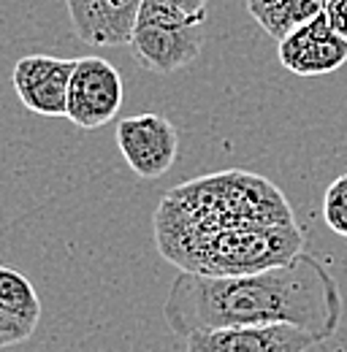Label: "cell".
<instances>
[{
	"label": "cell",
	"instance_id": "9",
	"mask_svg": "<svg viewBox=\"0 0 347 352\" xmlns=\"http://www.w3.org/2000/svg\"><path fill=\"white\" fill-rule=\"evenodd\" d=\"M76 60L52 54H25L14 65V89L25 109L41 117H65L68 85Z\"/></svg>",
	"mask_w": 347,
	"mask_h": 352
},
{
	"label": "cell",
	"instance_id": "8",
	"mask_svg": "<svg viewBox=\"0 0 347 352\" xmlns=\"http://www.w3.org/2000/svg\"><path fill=\"white\" fill-rule=\"evenodd\" d=\"M277 57L282 68L296 76H328L347 63V38L331 28L326 11H320L280 41Z\"/></svg>",
	"mask_w": 347,
	"mask_h": 352
},
{
	"label": "cell",
	"instance_id": "7",
	"mask_svg": "<svg viewBox=\"0 0 347 352\" xmlns=\"http://www.w3.org/2000/svg\"><path fill=\"white\" fill-rule=\"evenodd\" d=\"M317 336L291 322L209 328L185 336V352H306Z\"/></svg>",
	"mask_w": 347,
	"mask_h": 352
},
{
	"label": "cell",
	"instance_id": "10",
	"mask_svg": "<svg viewBox=\"0 0 347 352\" xmlns=\"http://www.w3.org/2000/svg\"><path fill=\"white\" fill-rule=\"evenodd\" d=\"M144 0H65L76 38L87 46H128Z\"/></svg>",
	"mask_w": 347,
	"mask_h": 352
},
{
	"label": "cell",
	"instance_id": "6",
	"mask_svg": "<svg viewBox=\"0 0 347 352\" xmlns=\"http://www.w3.org/2000/svg\"><path fill=\"white\" fill-rule=\"evenodd\" d=\"M117 146L136 176L160 179L176 163L179 133L171 125V120L160 114H136L120 120Z\"/></svg>",
	"mask_w": 347,
	"mask_h": 352
},
{
	"label": "cell",
	"instance_id": "1",
	"mask_svg": "<svg viewBox=\"0 0 347 352\" xmlns=\"http://www.w3.org/2000/svg\"><path fill=\"white\" fill-rule=\"evenodd\" d=\"M163 317L176 336L231 325L291 322L326 342L342 320V296L331 271L315 255L250 274L179 271L171 282Z\"/></svg>",
	"mask_w": 347,
	"mask_h": 352
},
{
	"label": "cell",
	"instance_id": "11",
	"mask_svg": "<svg viewBox=\"0 0 347 352\" xmlns=\"http://www.w3.org/2000/svg\"><path fill=\"white\" fill-rule=\"evenodd\" d=\"M41 320V301L33 282L8 265H0V347L22 344Z\"/></svg>",
	"mask_w": 347,
	"mask_h": 352
},
{
	"label": "cell",
	"instance_id": "2",
	"mask_svg": "<svg viewBox=\"0 0 347 352\" xmlns=\"http://www.w3.org/2000/svg\"><path fill=\"white\" fill-rule=\"evenodd\" d=\"M282 190L260 174L231 168L190 179L169 190L155 209L158 252L174 244L266 225H293Z\"/></svg>",
	"mask_w": 347,
	"mask_h": 352
},
{
	"label": "cell",
	"instance_id": "5",
	"mask_svg": "<svg viewBox=\"0 0 347 352\" xmlns=\"http://www.w3.org/2000/svg\"><path fill=\"white\" fill-rule=\"evenodd\" d=\"M133 60L158 76H169L187 68L204 46V25H174L138 19L130 38Z\"/></svg>",
	"mask_w": 347,
	"mask_h": 352
},
{
	"label": "cell",
	"instance_id": "15",
	"mask_svg": "<svg viewBox=\"0 0 347 352\" xmlns=\"http://www.w3.org/2000/svg\"><path fill=\"white\" fill-rule=\"evenodd\" d=\"M323 11H326L331 28L347 38V0H326V8Z\"/></svg>",
	"mask_w": 347,
	"mask_h": 352
},
{
	"label": "cell",
	"instance_id": "3",
	"mask_svg": "<svg viewBox=\"0 0 347 352\" xmlns=\"http://www.w3.org/2000/svg\"><path fill=\"white\" fill-rule=\"evenodd\" d=\"M304 250V230L293 225H266L215 233L174 244L160 255L179 271L193 274H250L260 268L288 263Z\"/></svg>",
	"mask_w": 347,
	"mask_h": 352
},
{
	"label": "cell",
	"instance_id": "12",
	"mask_svg": "<svg viewBox=\"0 0 347 352\" xmlns=\"http://www.w3.org/2000/svg\"><path fill=\"white\" fill-rule=\"evenodd\" d=\"M244 6L266 36L282 41L299 25L315 19L326 8V0H244Z\"/></svg>",
	"mask_w": 347,
	"mask_h": 352
},
{
	"label": "cell",
	"instance_id": "4",
	"mask_svg": "<svg viewBox=\"0 0 347 352\" xmlns=\"http://www.w3.org/2000/svg\"><path fill=\"white\" fill-rule=\"evenodd\" d=\"M123 106V76L103 57L76 60L68 85V111L65 117L85 131L103 128L120 114Z\"/></svg>",
	"mask_w": 347,
	"mask_h": 352
},
{
	"label": "cell",
	"instance_id": "13",
	"mask_svg": "<svg viewBox=\"0 0 347 352\" xmlns=\"http://www.w3.org/2000/svg\"><path fill=\"white\" fill-rule=\"evenodd\" d=\"M209 0H144L138 19L174 22V25H204Z\"/></svg>",
	"mask_w": 347,
	"mask_h": 352
},
{
	"label": "cell",
	"instance_id": "14",
	"mask_svg": "<svg viewBox=\"0 0 347 352\" xmlns=\"http://www.w3.org/2000/svg\"><path fill=\"white\" fill-rule=\"evenodd\" d=\"M323 220L337 236L347 239V174L328 184L323 195Z\"/></svg>",
	"mask_w": 347,
	"mask_h": 352
}]
</instances>
